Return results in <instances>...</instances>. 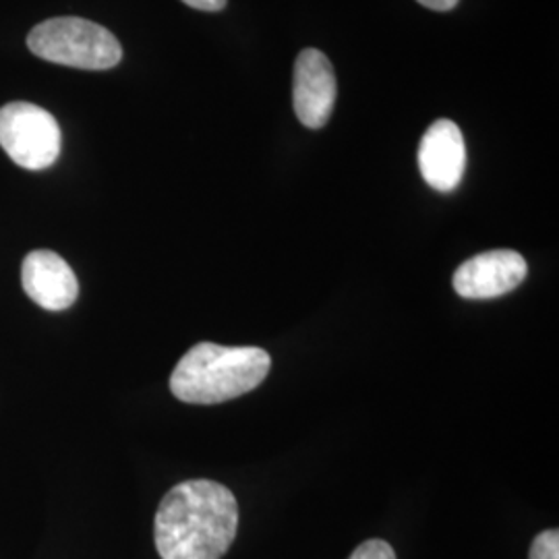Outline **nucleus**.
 <instances>
[{"label": "nucleus", "mask_w": 559, "mask_h": 559, "mask_svg": "<svg viewBox=\"0 0 559 559\" xmlns=\"http://www.w3.org/2000/svg\"><path fill=\"white\" fill-rule=\"evenodd\" d=\"M239 531V503L216 480L179 483L160 501L154 537L162 559H221Z\"/></svg>", "instance_id": "1"}, {"label": "nucleus", "mask_w": 559, "mask_h": 559, "mask_svg": "<svg viewBox=\"0 0 559 559\" xmlns=\"http://www.w3.org/2000/svg\"><path fill=\"white\" fill-rule=\"evenodd\" d=\"M270 367V355L258 346L200 342L175 367L170 392L187 404H221L253 392Z\"/></svg>", "instance_id": "2"}, {"label": "nucleus", "mask_w": 559, "mask_h": 559, "mask_svg": "<svg viewBox=\"0 0 559 559\" xmlns=\"http://www.w3.org/2000/svg\"><path fill=\"white\" fill-rule=\"evenodd\" d=\"M27 48L38 59L83 71H108L122 59L115 34L81 17H55L36 25L27 36Z\"/></svg>", "instance_id": "3"}, {"label": "nucleus", "mask_w": 559, "mask_h": 559, "mask_svg": "<svg viewBox=\"0 0 559 559\" xmlns=\"http://www.w3.org/2000/svg\"><path fill=\"white\" fill-rule=\"evenodd\" d=\"M57 119L36 104L11 102L0 108V147L21 168L44 170L60 156Z\"/></svg>", "instance_id": "4"}, {"label": "nucleus", "mask_w": 559, "mask_h": 559, "mask_svg": "<svg viewBox=\"0 0 559 559\" xmlns=\"http://www.w3.org/2000/svg\"><path fill=\"white\" fill-rule=\"evenodd\" d=\"M338 83L330 59L316 50H302L295 62L293 104L300 124L307 129H321L334 112Z\"/></svg>", "instance_id": "5"}, {"label": "nucleus", "mask_w": 559, "mask_h": 559, "mask_svg": "<svg viewBox=\"0 0 559 559\" xmlns=\"http://www.w3.org/2000/svg\"><path fill=\"white\" fill-rule=\"evenodd\" d=\"M526 272L528 265L520 253L498 249L464 261L456 270L452 284L462 299H496L519 288L522 280L526 278Z\"/></svg>", "instance_id": "6"}, {"label": "nucleus", "mask_w": 559, "mask_h": 559, "mask_svg": "<svg viewBox=\"0 0 559 559\" xmlns=\"http://www.w3.org/2000/svg\"><path fill=\"white\" fill-rule=\"evenodd\" d=\"M417 160L420 175L431 189L440 193L454 191L466 168V145L459 124L448 119L433 122L420 140Z\"/></svg>", "instance_id": "7"}, {"label": "nucleus", "mask_w": 559, "mask_h": 559, "mask_svg": "<svg viewBox=\"0 0 559 559\" xmlns=\"http://www.w3.org/2000/svg\"><path fill=\"white\" fill-rule=\"evenodd\" d=\"M21 284L41 309H69L80 295V282L71 265L55 251H32L21 265Z\"/></svg>", "instance_id": "8"}, {"label": "nucleus", "mask_w": 559, "mask_h": 559, "mask_svg": "<svg viewBox=\"0 0 559 559\" xmlns=\"http://www.w3.org/2000/svg\"><path fill=\"white\" fill-rule=\"evenodd\" d=\"M528 559H559V533L556 528L540 533L533 540Z\"/></svg>", "instance_id": "9"}, {"label": "nucleus", "mask_w": 559, "mask_h": 559, "mask_svg": "<svg viewBox=\"0 0 559 559\" xmlns=\"http://www.w3.org/2000/svg\"><path fill=\"white\" fill-rule=\"evenodd\" d=\"M348 559H396V554L390 543L381 539H371L360 543Z\"/></svg>", "instance_id": "10"}, {"label": "nucleus", "mask_w": 559, "mask_h": 559, "mask_svg": "<svg viewBox=\"0 0 559 559\" xmlns=\"http://www.w3.org/2000/svg\"><path fill=\"white\" fill-rule=\"evenodd\" d=\"M187 7L198 9V11H205V13H218L228 0H182Z\"/></svg>", "instance_id": "11"}, {"label": "nucleus", "mask_w": 559, "mask_h": 559, "mask_svg": "<svg viewBox=\"0 0 559 559\" xmlns=\"http://www.w3.org/2000/svg\"><path fill=\"white\" fill-rule=\"evenodd\" d=\"M417 2L431 11H440V13L452 11L459 4V0H417Z\"/></svg>", "instance_id": "12"}]
</instances>
